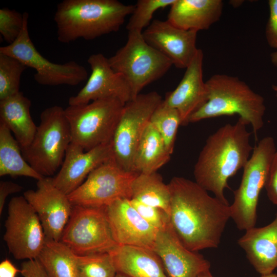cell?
I'll use <instances>...</instances> for the list:
<instances>
[{
    "label": "cell",
    "instance_id": "cell-15",
    "mask_svg": "<svg viewBox=\"0 0 277 277\" xmlns=\"http://www.w3.org/2000/svg\"><path fill=\"white\" fill-rule=\"evenodd\" d=\"M87 62L91 74L82 89L69 98V106L109 98H116L125 104L133 99L129 85L121 74L112 68L108 58L102 53L92 54Z\"/></svg>",
    "mask_w": 277,
    "mask_h": 277
},
{
    "label": "cell",
    "instance_id": "cell-36",
    "mask_svg": "<svg viewBox=\"0 0 277 277\" xmlns=\"http://www.w3.org/2000/svg\"><path fill=\"white\" fill-rule=\"evenodd\" d=\"M264 188L269 201L277 206V151L272 157Z\"/></svg>",
    "mask_w": 277,
    "mask_h": 277
},
{
    "label": "cell",
    "instance_id": "cell-24",
    "mask_svg": "<svg viewBox=\"0 0 277 277\" xmlns=\"http://www.w3.org/2000/svg\"><path fill=\"white\" fill-rule=\"evenodd\" d=\"M31 101L22 92L0 100V123L13 133L21 148L28 146L36 131L30 114Z\"/></svg>",
    "mask_w": 277,
    "mask_h": 277
},
{
    "label": "cell",
    "instance_id": "cell-26",
    "mask_svg": "<svg viewBox=\"0 0 277 277\" xmlns=\"http://www.w3.org/2000/svg\"><path fill=\"white\" fill-rule=\"evenodd\" d=\"M37 259L49 277H78L77 255L61 241L46 238Z\"/></svg>",
    "mask_w": 277,
    "mask_h": 277
},
{
    "label": "cell",
    "instance_id": "cell-20",
    "mask_svg": "<svg viewBox=\"0 0 277 277\" xmlns=\"http://www.w3.org/2000/svg\"><path fill=\"white\" fill-rule=\"evenodd\" d=\"M203 52L199 49L177 86L167 93L164 100L168 105L177 110L182 126L189 123L191 115L208 100V88L203 78Z\"/></svg>",
    "mask_w": 277,
    "mask_h": 277
},
{
    "label": "cell",
    "instance_id": "cell-4",
    "mask_svg": "<svg viewBox=\"0 0 277 277\" xmlns=\"http://www.w3.org/2000/svg\"><path fill=\"white\" fill-rule=\"evenodd\" d=\"M207 101L191 115L189 123L224 115L238 114L246 125H250L256 139L264 125L266 110L264 99L238 77L224 74L212 75L206 82Z\"/></svg>",
    "mask_w": 277,
    "mask_h": 277
},
{
    "label": "cell",
    "instance_id": "cell-39",
    "mask_svg": "<svg viewBox=\"0 0 277 277\" xmlns=\"http://www.w3.org/2000/svg\"><path fill=\"white\" fill-rule=\"evenodd\" d=\"M21 269H17L8 259H6L0 263V277H15Z\"/></svg>",
    "mask_w": 277,
    "mask_h": 277
},
{
    "label": "cell",
    "instance_id": "cell-14",
    "mask_svg": "<svg viewBox=\"0 0 277 277\" xmlns=\"http://www.w3.org/2000/svg\"><path fill=\"white\" fill-rule=\"evenodd\" d=\"M36 190H28L23 196L37 213L46 238L60 241L72 211L68 195L57 188L51 177L37 182Z\"/></svg>",
    "mask_w": 277,
    "mask_h": 277
},
{
    "label": "cell",
    "instance_id": "cell-1",
    "mask_svg": "<svg viewBox=\"0 0 277 277\" xmlns=\"http://www.w3.org/2000/svg\"><path fill=\"white\" fill-rule=\"evenodd\" d=\"M168 185L170 223L183 245L194 252L218 247L231 219L230 205L183 177L174 176Z\"/></svg>",
    "mask_w": 277,
    "mask_h": 277
},
{
    "label": "cell",
    "instance_id": "cell-37",
    "mask_svg": "<svg viewBox=\"0 0 277 277\" xmlns=\"http://www.w3.org/2000/svg\"><path fill=\"white\" fill-rule=\"evenodd\" d=\"M21 273L23 277H49L37 259L23 262Z\"/></svg>",
    "mask_w": 277,
    "mask_h": 277
},
{
    "label": "cell",
    "instance_id": "cell-34",
    "mask_svg": "<svg viewBox=\"0 0 277 277\" xmlns=\"http://www.w3.org/2000/svg\"><path fill=\"white\" fill-rule=\"evenodd\" d=\"M132 206L149 224L158 230L163 229L170 223L169 215L164 210L146 205L134 199H130Z\"/></svg>",
    "mask_w": 277,
    "mask_h": 277
},
{
    "label": "cell",
    "instance_id": "cell-40",
    "mask_svg": "<svg viewBox=\"0 0 277 277\" xmlns=\"http://www.w3.org/2000/svg\"><path fill=\"white\" fill-rule=\"evenodd\" d=\"M270 60L272 64L277 67V49L270 54Z\"/></svg>",
    "mask_w": 277,
    "mask_h": 277
},
{
    "label": "cell",
    "instance_id": "cell-18",
    "mask_svg": "<svg viewBox=\"0 0 277 277\" xmlns=\"http://www.w3.org/2000/svg\"><path fill=\"white\" fill-rule=\"evenodd\" d=\"M112 157L111 142L86 151L71 142L59 171L51 177L52 183L68 195L82 184L94 169Z\"/></svg>",
    "mask_w": 277,
    "mask_h": 277
},
{
    "label": "cell",
    "instance_id": "cell-5",
    "mask_svg": "<svg viewBox=\"0 0 277 277\" xmlns=\"http://www.w3.org/2000/svg\"><path fill=\"white\" fill-rule=\"evenodd\" d=\"M40 119L31 143L21 149L24 158L36 172L44 177H50L62 166L71 143L70 127L65 109L59 106L46 108Z\"/></svg>",
    "mask_w": 277,
    "mask_h": 277
},
{
    "label": "cell",
    "instance_id": "cell-29",
    "mask_svg": "<svg viewBox=\"0 0 277 277\" xmlns=\"http://www.w3.org/2000/svg\"><path fill=\"white\" fill-rule=\"evenodd\" d=\"M150 123L162 137L168 151L172 154L174 147L177 131L181 125L179 112L163 100L153 111Z\"/></svg>",
    "mask_w": 277,
    "mask_h": 277
},
{
    "label": "cell",
    "instance_id": "cell-8",
    "mask_svg": "<svg viewBox=\"0 0 277 277\" xmlns=\"http://www.w3.org/2000/svg\"><path fill=\"white\" fill-rule=\"evenodd\" d=\"M124 105L116 98H109L69 105L65 112L70 127L71 142L86 151L111 142Z\"/></svg>",
    "mask_w": 277,
    "mask_h": 277
},
{
    "label": "cell",
    "instance_id": "cell-31",
    "mask_svg": "<svg viewBox=\"0 0 277 277\" xmlns=\"http://www.w3.org/2000/svg\"><path fill=\"white\" fill-rule=\"evenodd\" d=\"M78 277H115L117 273L109 252L77 255Z\"/></svg>",
    "mask_w": 277,
    "mask_h": 277
},
{
    "label": "cell",
    "instance_id": "cell-19",
    "mask_svg": "<svg viewBox=\"0 0 277 277\" xmlns=\"http://www.w3.org/2000/svg\"><path fill=\"white\" fill-rule=\"evenodd\" d=\"M153 250L161 260L168 277H197L210 270V262L197 252L186 248L171 223L159 230Z\"/></svg>",
    "mask_w": 277,
    "mask_h": 277
},
{
    "label": "cell",
    "instance_id": "cell-21",
    "mask_svg": "<svg viewBox=\"0 0 277 277\" xmlns=\"http://www.w3.org/2000/svg\"><path fill=\"white\" fill-rule=\"evenodd\" d=\"M238 244L256 272L261 275L273 273L277 268V213L268 225L246 230Z\"/></svg>",
    "mask_w": 277,
    "mask_h": 277
},
{
    "label": "cell",
    "instance_id": "cell-6",
    "mask_svg": "<svg viewBox=\"0 0 277 277\" xmlns=\"http://www.w3.org/2000/svg\"><path fill=\"white\" fill-rule=\"evenodd\" d=\"M108 61L112 68L129 85L133 99L173 65L169 58L146 42L142 33L137 32H128L125 45Z\"/></svg>",
    "mask_w": 277,
    "mask_h": 277
},
{
    "label": "cell",
    "instance_id": "cell-35",
    "mask_svg": "<svg viewBox=\"0 0 277 277\" xmlns=\"http://www.w3.org/2000/svg\"><path fill=\"white\" fill-rule=\"evenodd\" d=\"M269 16L265 29V36L269 46L277 49V0L268 1Z\"/></svg>",
    "mask_w": 277,
    "mask_h": 277
},
{
    "label": "cell",
    "instance_id": "cell-17",
    "mask_svg": "<svg viewBox=\"0 0 277 277\" xmlns=\"http://www.w3.org/2000/svg\"><path fill=\"white\" fill-rule=\"evenodd\" d=\"M113 237L118 245L153 249L159 230L146 221L130 202L120 199L105 207Z\"/></svg>",
    "mask_w": 277,
    "mask_h": 277
},
{
    "label": "cell",
    "instance_id": "cell-10",
    "mask_svg": "<svg viewBox=\"0 0 277 277\" xmlns=\"http://www.w3.org/2000/svg\"><path fill=\"white\" fill-rule=\"evenodd\" d=\"M24 23L18 38L12 44L1 47L0 53L15 57L25 66L34 69V80L39 85L76 86L88 78L83 66L71 61L64 64L51 62L36 49L28 31L29 14L23 13Z\"/></svg>",
    "mask_w": 277,
    "mask_h": 277
},
{
    "label": "cell",
    "instance_id": "cell-7",
    "mask_svg": "<svg viewBox=\"0 0 277 277\" xmlns=\"http://www.w3.org/2000/svg\"><path fill=\"white\" fill-rule=\"evenodd\" d=\"M276 151L273 137L263 138L254 147L243 168L240 184L233 191V201L230 205L231 219L240 230L246 231L255 227L260 194L265 187L270 164Z\"/></svg>",
    "mask_w": 277,
    "mask_h": 277
},
{
    "label": "cell",
    "instance_id": "cell-22",
    "mask_svg": "<svg viewBox=\"0 0 277 277\" xmlns=\"http://www.w3.org/2000/svg\"><path fill=\"white\" fill-rule=\"evenodd\" d=\"M223 8L221 0H176L170 6L167 21L178 28L198 32L217 22Z\"/></svg>",
    "mask_w": 277,
    "mask_h": 277
},
{
    "label": "cell",
    "instance_id": "cell-2",
    "mask_svg": "<svg viewBox=\"0 0 277 277\" xmlns=\"http://www.w3.org/2000/svg\"><path fill=\"white\" fill-rule=\"evenodd\" d=\"M247 126L239 118L219 128L206 140L194 167L195 182L226 204L228 180L244 168L253 149Z\"/></svg>",
    "mask_w": 277,
    "mask_h": 277
},
{
    "label": "cell",
    "instance_id": "cell-43",
    "mask_svg": "<svg viewBox=\"0 0 277 277\" xmlns=\"http://www.w3.org/2000/svg\"><path fill=\"white\" fill-rule=\"evenodd\" d=\"M273 90L275 92V95L277 96V85H273L272 86Z\"/></svg>",
    "mask_w": 277,
    "mask_h": 277
},
{
    "label": "cell",
    "instance_id": "cell-3",
    "mask_svg": "<svg viewBox=\"0 0 277 277\" xmlns=\"http://www.w3.org/2000/svg\"><path fill=\"white\" fill-rule=\"evenodd\" d=\"M134 5L117 0H64L57 6L54 20L59 42L94 39L117 32Z\"/></svg>",
    "mask_w": 277,
    "mask_h": 277
},
{
    "label": "cell",
    "instance_id": "cell-16",
    "mask_svg": "<svg viewBox=\"0 0 277 277\" xmlns=\"http://www.w3.org/2000/svg\"><path fill=\"white\" fill-rule=\"evenodd\" d=\"M197 31L178 28L167 20L154 19L142 32L146 42L161 52L177 68L186 69L199 49Z\"/></svg>",
    "mask_w": 277,
    "mask_h": 277
},
{
    "label": "cell",
    "instance_id": "cell-11",
    "mask_svg": "<svg viewBox=\"0 0 277 277\" xmlns=\"http://www.w3.org/2000/svg\"><path fill=\"white\" fill-rule=\"evenodd\" d=\"M162 101L157 92L151 91L140 93L124 105L111 144L114 159L125 170L134 172L136 149L152 114Z\"/></svg>",
    "mask_w": 277,
    "mask_h": 277
},
{
    "label": "cell",
    "instance_id": "cell-23",
    "mask_svg": "<svg viewBox=\"0 0 277 277\" xmlns=\"http://www.w3.org/2000/svg\"><path fill=\"white\" fill-rule=\"evenodd\" d=\"M109 253L117 273L128 277H168L161 260L152 250L118 245Z\"/></svg>",
    "mask_w": 277,
    "mask_h": 277
},
{
    "label": "cell",
    "instance_id": "cell-44",
    "mask_svg": "<svg viewBox=\"0 0 277 277\" xmlns=\"http://www.w3.org/2000/svg\"><path fill=\"white\" fill-rule=\"evenodd\" d=\"M115 277H128V276L125 275L124 274L117 273Z\"/></svg>",
    "mask_w": 277,
    "mask_h": 277
},
{
    "label": "cell",
    "instance_id": "cell-42",
    "mask_svg": "<svg viewBox=\"0 0 277 277\" xmlns=\"http://www.w3.org/2000/svg\"><path fill=\"white\" fill-rule=\"evenodd\" d=\"M261 277H277V275L272 273L266 275H261Z\"/></svg>",
    "mask_w": 277,
    "mask_h": 277
},
{
    "label": "cell",
    "instance_id": "cell-27",
    "mask_svg": "<svg viewBox=\"0 0 277 277\" xmlns=\"http://www.w3.org/2000/svg\"><path fill=\"white\" fill-rule=\"evenodd\" d=\"M11 133L5 125L0 123V176H24L37 181L44 177L25 160L20 146Z\"/></svg>",
    "mask_w": 277,
    "mask_h": 277
},
{
    "label": "cell",
    "instance_id": "cell-13",
    "mask_svg": "<svg viewBox=\"0 0 277 277\" xmlns=\"http://www.w3.org/2000/svg\"><path fill=\"white\" fill-rule=\"evenodd\" d=\"M5 227L3 239L15 259H37L46 236L37 213L24 196L10 200Z\"/></svg>",
    "mask_w": 277,
    "mask_h": 277
},
{
    "label": "cell",
    "instance_id": "cell-25",
    "mask_svg": "<svg viewBox=\"0 0 277 277\" xmlns=\"http://www.w3.org/2000/svg\"><path fill=\"white\" fill-rule=\"evenodd\" d=\"M171 155L160 133L149 122L136 149L133 171L138 174L156 172L169 162Z\"/></svg>",
    "mask_w": 277,
    "mask_h": 277
},
{
    "label": "cell",
    "instance_id": "cell-9",
    "mask_svg": "<svg viewBox=\"0 0 277 277\" xmlns=\"http://www.w3.org/2000/svg\"><path fill=\"white\" fill-rule=\"evenodd\" d=\"M77 255L110 252L115 241L105 207L73 205L61 241Z\"/></svg>",
    "mask_w": 277,
    "mask_h": 277
},
{
    "label": "cell",
    "instance_id": "cell-32",
    "mask_svg": "<svg viewBox=\"0 0 277 277\" xmlns=\"http://www.w3.org/2000/svg\"><path fill=\"white\" fill-rule=\"evenodd\" d=\"M176 0H138L126 26L128 32L142 33L151 24L155 11L171 6Z\"/></svg>",
    "mask_w": 277,
    "mask_h": 277
},
{
    "label": "cell",
    "instance_id": "cell-33",
    "mask_svg": "<svg viewBox=\"0 0 277 277\" xmlns=\"http://www.w3.org/2000/svg\"><path fill=\"white\" fill-rule=\"evenodd\" d=\"M24 23L23 13L7 8L0 9V33L8 45L13 43L18 38Z\"/></svg>",
    "mask_w": 277,
    "mask_h": 277
},
{
    "label": "cell",
    "instance_id": "cell-38",
    "mask_svg": "<svg viewBox=\"0 0 277 277\" xmlns=\"http://www.w3.org/2000/svg\"><path fill=\"white\" fill-rule=\"evenodd\" d=\"M23 187L11 181L0 182V214H2L7 197L9 195L20 192Z\"/></svg>",
    "mask_w": 277,
    "mask_h": 277
},
{
    "label": "cell",
    "instance_id": "cell-41",
    "mask_svg": "<svg viewBox=\"0 0 277 277\" xmlns=\"http://www.w3.org/2000/svg\"><path fill=\"white\" fill-rule=\"evenodd\" d=\"M197 277H213V276L212 275L210 271V270H208L201 273L197 276Z\"/></svg>",
    "mask_w": 277,
    "mask_h": 277
},
{
    "label": "cell",
    "instance_id": "cell-28",
    "mask_svg": "<svg viewBox=\"0 0 277 277\" xmlns=\"http://www.w3.org/2000/svg\"><path fill=\"white\" fill-rule=\"evenodd\" d=\"M164 210L170 216V192L162 176L156 172L139 173L132 184V198Z\"/></svg>",
    "mask_w": 277,
    "mask_h": 277
},
{
    "label": "cell",
    "instance_id": "cell-12",
    "mask_svg": "<svg viewBox=\"0 0 277 277\" xmlns=\"http://www.w3.org/2000/svg\"><path fill=\"white\" fill-rule=\"evenodd\" d=\"M138 174L125 170L112 157L94 169L68 197L72 205L95 207L131 199L132 184Z\"/></svg>",
    "mask_w": 277,
    "mask_h": 277
},
{
    "label": "cell",
    "instance_id": "cell-30",
    "mask_svg": "<svg viewBox=\"0 0 277 277\" xmlns=\"http://www.w3.org/2000/svg\"><path fill=\"white\" fill-rule=\"evenodd\" d=\"M26 68L15 57L0 53V100L19 92L21 77Z\"/></svg>",
    "mask_w": 277,
    "mask_h": 277
}]
</instances>
